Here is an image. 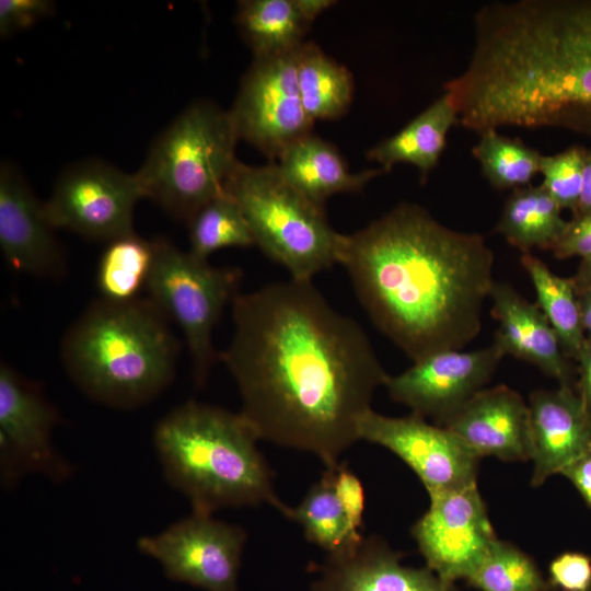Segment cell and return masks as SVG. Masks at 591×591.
<instances>
[{
	"mask_svg": "<svg viewBox=\"0 0 591 591\" xmlns=\"http://www.w3.org/2000/svg\"><path fill=\"white\" fill-rule=\"evenodd\" d=\"M54 12L55 3L49 0H1L0 36L27 30Z\"/></svg>",
	"mask_w": 591,
	"mask_h": 591,
	"instance_id": "cell-35",
	"label": "cell"
},
{
	"mask_svg": "<svg viewBox=\"0 0 591 591\" xmlns=\"http://www.w3.org/2000/svg\"><path fill=\"white\" fill-rule=\"evenodd\" d=\"M472 149L484 176L499 190L530 185L540 172L542 154L519 139L508 138L489 130L479 135Z\"/></svg>",
	"mask_w": 591,
	"mask_h": 591,
	"instance_id": "cell-30",
	"label": "cell"
},
{
	"mask_svg": "<svg viewBox=\"0 0 591 591\" xmlns=\"http://www.w3.org/2000/svg\"><path fill=\"white\" fill-rule=\"evenodd\" d=\"M359 440L397 455L418 476L428 494L476 482L479 456L445 427L410 414L390 417L368 410L359 420Z\"/></svg>",
	"mask_w": 591,
	"mask_h": 591,
	"instance_id": "cell-14",
	"label": "cell"
},
{
	"mask_svg": "<svg viewBox=\"0 0 591 591\" xmlns=\"http://www.w3.org/2000/svg\"><path fill=\"white\" fill-rule=\"evenodd\" d=\"M294 4L304 19L311 25L314 20L324 11L333 7L336 1L333 0H293Z\"/></svg>",
	"mask_w": 591,
	"mask_h": 591,
	"instance_id": "cell-40",
	"label": "cell"
},
{
	"mask_svg": "<svg viewBox=\"0 0 591 591\" xmlns=\"http://www.w3.org/2000/svg\"><path fill=\"white\" fill-rule=\"evenodd\" d=\"M298 49L253 58L229 109L239 139L273 162L296 141L312 134L314 120L306 114L298 88Z\"/></svg>",
	"mask_w": 591,
	"mask_h": 591,
	"instance_id": "cell-11",
	"label": "cell"
},
{
	"mask_svg": "<svg viewBox=\"0 0 591 591\" xmlns=\"http://www.w3.org/2000/svg\"><path fill=\"white\" fill-rule=\"evenodd\" d=\"M465 580L479 591H552L535 560L500 540L491 545Z\"/></svg>",
	"mask_w": 591,
	"mask_h": 591,
	"instance_id": "cell-31",
	"label": "cell"
},
{
	"mask_svg": "<svg viewBox=\"0 0 591 591\" xmlns=\"http://www.w3.org/2000/svg\"><path fill=\"white\" fill-rule=\"evenodd\" d=\"M297 81L312 120L337 119L349 109L355 91L352 73L313 42H304L298 49Z\"/></svg>",
	"mask_w": 591,
	"mask_h": 591,
	"instance_id": "cell-24",
	"label": "cell"
},
{
	"mask_svg": "<svg viewBox=\"0 0 591 591\" xmlns=\"http://www.w3.org/2000/svg\"><path fill=\"white\" fill-rule=\"evenodd\" d=\"M154 263V244L135 232L107 242L96 271L102 299L127 302L147 288Z\"/></svg>",
	"mask_w": 591,
	"mask_h": 591,
	"instance_id": "cell-27",
	"label": "cell"
},
{
	"mask_svg": "<svg viewBox=\"0 0 591 591\" xmlns=\"http://www.w3.org/2000/svg\"><path fill=\"white\" fill-rule=\"evenodd\" d=\"M455 124H459L457 113L451 95L444 91L397 134L372 147L367 157L385 172L398 163L412 164L425 182L438 164L447 135Z\"/></svg>",
	"mask_w": 591,
	"mask_h": 591,
	"instance_id": "cell-22",
	"label": "cell"
},
{
	"mask_svg": "<svg viewBox=\"0 0 591 591\" xmlns=\"http://www.w3.org/2000/svg\"><path fill=\"white\" fill-rule=\"evenodd\" d=\"M579 380L575 389L586 408L591 413V340L586 339L578 357Z\"/></svg>",
	"mask_w": 591,
	"mask_h": 591,
	"instance_id": "cell-38",
	"label": "cell"
},
{
	"mask_svg": "<svg viewBox=\"0 0 591 591\" xmlns=\"http://www.w3.org/2000/svg\"><path fill=\"white\" fill-rule=\"evenodd\" d=\"M477 456L530 460L529 406L506 386L483 389L443 424Z\"/></svg>",
	"mask_w": 591,
	"mask_h": 591,
	"instance_id": "cell-18",
	"label": "cell"
},
{
	"mask_svg": "<svg viewBox=\"0 0 591 591\" xmlns=\"http://www.w3.org/2000/svg\"><path fill=\"white\" fill-rule=\"evenodd\" d=\"M503 354L491 345L472 351L442 350L413 363L384 386L391 398L425 419L442 424L490 380Z\"/></svg>",
	"mask_w": 591,
	"mask_h": 591,
	"instance_id": "cell-15",
	"label": "cell"
},
{
	"mask_svg": "<svg viewBox=\"0 0 591 591\" xmlns=\"http://www.w3.org/2000/svg\"><path fill=\"white\" fill-rule=\"evenodd\" d=\"M493 315L498 322L494 344L509 355L540 368L559 385L575 387L572 360L536 303L510 285L495 281L490 291Z\"/></svg>",
	"mask_w": 591,
	"mask_h": 591,
	"instance_id": "cell-20",
	"label": "cell"
},
{
	"mask_svg": "<svg viewBox=\"0 0 591 591\" xmlns=\"http://www.w3.org/2000/svg\"><path fill=\"white\" fill-rule=\"evenodd\" d=\"M551 252L559 259L591 256V213L572 218Z\"/></svg>",
	"mask_w": 591,
	"mask_h": 591,
	"instance_id": "cell-36",
	"label": "cell"
},
{
	"mask_svg": "<svg viewBox=\"0 0 591 591\" xmlns=\"http://www.w3.org/2000/svg\"><path fill=\"white\" fill-rule=\"evenodd\" d=\"M231 306L233 335L218 358L236 383L239 413L258 440L337 465L389 375L366 332L312 281L239 292Z\"/></svg>",
	"mask_w": 591,
	"mask_h": 591,
	"instance_id": "cell-1",
	"label": "cell"
},
{
	"mask_svg": "<svg viewBox=\"0 0 591 591\" xmlns=\"http://www.w3.org/2000/svg\"><path fill=\"white\" fill-rule=\"evenodd\" d=\"M489 78L507 126L591 136V0H515L496 31Z\"/></svg>",
	"mask_w": 591,
	"mask_h": 591,
	"instance_id": "cell-3",
	"label": "cell"
},
{
	"mask_svg": "<svg viewBox=\"0 0 591 591\" xmlns=\"http://www.w3.org/2000/svg\"><path fill=\"white\" fill-rule=\"evenodd\" d=\"M559 474L573 484L591 508V449L565 466Z\"/></svg>",
	"mask_w": 591,
	"mask_h": 591,
	"instance_id": "cell-37",
	"label": "cell"
},
{
	"mask_svg": "<svg viewBox=\"0 0 591 591\" xmlns=\"http://www.w3.org/2000/svg\"><path fill=\"white\" fill-rule=\"evenodd\" d=\"M286 517L299 523L306 540L324 549L328 556L346 553L363 538L351 533L326 470L301 502L289 507Z\"/></svg>",
	"mask_w": 591,
	"mask_h": 591,
	"instance_id": "cell-28",
	"label": "cell"
},
{
	"mask_svg": "<svg viewBox=\"0 0 591 591\" xmlns=\"http://www.w3.org/2000/svg\"><path fill=\"white\" fill-rule=\"evenodd\" d=\"M311 591H456L454 583L428 567L402 563V554L378 536L363 537L352 549L327 556Z\"/></svg>",
	"mask_w": 591,
	"mask_h": 591,
	"instance_id": "cell-19",
	"label": "cell"
},
{
	"mask_svg": "<svg viewBox=\"0 0 591 591\" xmlns=\"http://www.w3.org/2000/svg\"><path fill=\"white\" fill-rule=\"evenodd\" d=\"M532 486H541L591 449V413L575 387L537 390L529 398Z\"/></svg>",
	"mask_w": 591,
	"mask_h": 591,
	"instance_id": "cell-17",
	"label": "cell"
},
{
	"mask_svg": "<svg viewBox=\"0 0 591 591\" xmlns=\"http://www.w3.org/2000/svg\"><path fill=\"white\" fill-rule=\"evenodd\" d=\"M239 140L229 109L210 101L193 102L155 137L136 172L143 197L186 222L224 194L239 162Z\"/></svg>",
	"mask_w": 591,
	"mask_h": 591,
	"instance_id": "cell-6",
	"label": "cell"
},
{
	"mask_svg": "<svg viewBox=\"0 0 591 591\" xmlns=\"http://www.w3.org/2000/svg\"><path fill=\"white\" fill-rule=\"evenodd\" d=\"M144 198L135 173L101 160H84L62 171L44 212L56 229L106 243L134 231V210Z\"/></svg>",
	"mask_w": 591,
	"mask_h": 591,
	"instance_id": "cell-9",
	"label": "cell"
},
{
	"mask_svg": "<svg viewBox=\"0 0 591 591\" xmlns=\"http://www.w3.org/2000/svg\"><path fill=\"white\" fill-rule=\"evenodd\" d=\"M257 440L240 413L195 401L172 409L153 430L164 476L193 511L267 503L286 517L289 506L275 494Z\"/></svg>",
	"mask_w": 591,
	"mask_h": 591,
	"instance_id": "cell-5",
	"label": "cell"
},
{
	"mask_svg": "<svg viewBox=\"0 0 591 591\" xmlns=\"http://www.w3.org/2000/svg\"><path fill=\"white\" fill-rule=\"evenodd\" d=\"M245 542L241 526L193 511L158 534L143 535L137 546L171 580L205 591H239Z\"/></svg>",
	"mask_w": 591,
	"mask_h": 591,
	"instance_id": "cell-12",
	"label": "cell"
},
{
	"mask_svg": "<svg viewBox=\"0 0 591 591\" xmlns=\"http://www.w3.org/2000/svg\"><path fill=\"white\" fill-rule=\"evenodd\" d=\"M171 321L147 298L92 302L67 331L61 359L73 383L91 399L136 408L172 382L181 344Z\"/></svg>",
	"mask_w": 591,
	"mask_h": 591,
	"instance_id": "cell-4",
	"label": "cell"
},
{
	"mask_svg": "<svg viewBox=\"0 0 591 591\" xmlns=\"http://www.w3.org/2000/svg\"><path fill=\"white\" fill-rule=\"evenodd\" d=\"M412 528L426 567L442 580L466 579L498 540L477 484L429 494Z\"/></svg>",
	"mask_w": 591,
	"mask_h": 591,
	"instance_id": "cell-13",
	"label": "cell"
},
{
	"mask_svg": "<svg viewBox=\"0 0 591 591\" xmlns=\"http://www.w3.org/2000/svg\"><path fill=\"white\" fill-rule=\"evenodd\" d=\"M571 278L577 291L591 289V256L581 258L577 273Z\"/></svg>",
	"mask_w": 591,
	"mask_h": 591,
	"instance_id": "cell-42",
	"label": "cell"
},
{
	"mask_svg": "<svg viewBox=\"0 0 591 591\" xmlns=\"http://www.w3.org/2000/svg\"><path fill=\"white\" fill-rule=\"evenodd\" d=\"M280 174L313 202L323 206L335 194L361 192L381 167L351 173L335 146L309 134L291 144L277 160Z\"/></svg>",
	"mask_w": 591,
	"mask_h": 591,
	"instance_id": "cell-21",
	"label": "cell"
},
{
	"mask_svg": "<svg viewBox=\"0 0 591 591\" xmlns=\"http://www.w3.org/2000/svg\"><path fill=\"white\" fill-rule=\"evenodd\" d=\"M154 263L148 298L182 331L196 386H204L219 360L212 332L224 308L236 297L242 270L216 267L164 237L153 240Z\"/></svg>",
	"mask_w": 591,
	"mask_h": 591,
	"instance_id": "cell-8",
	"label": "cell"
},
{
	"mask_svg": "<svg viewBox=\"0 0 591 591\" xmlns=\"http://www.w3.org/2000/svg\"><path fill=\"white\" fill-rule=\"evenodd\" d=\"M224 190L241 208L255 245L291 279L312 281L338 264L343 234L332 228L324 207L289 184L276 163L239 161Z\"/></svg>",
	"mask_w": 591,
	"mask_h": 591,
	"instance_id": "cell-7",
	"label": "cell"
},
{
	"mask_svg": "<svg viewBox=\"0 0 591 591\" xmlns=\"http://www.w3.org/2000/svg\"><path fill=\"white\" fill-rule=\"evenodd\" d=\"M186 223L188 251L206 260L222 248L255 245L241 208L225 192L201 206Z\"/></svg>",
	"mask_w": 591,
	"mask_h": 591,
	"instance_id": "cell-29",
	"label": "cell"
},
{
	"mask_svg": "<svg viewBox=\"0 0 591 591\" xmlns=\"http://www.w3.org/2000/svg\"><path fill=\"white\" fill-rule=\"evenodd\" d=\"M561 210L541 185L518 187L503 206L496 232L522 254L533 247L551 251L568 225Z\"/></svg>",
	"mask_w": 591,
	"mask_h": 591,
	"instance_id": "cell-23",
	"label": "cell"
},
{
	"mask_svg": "<svg viewBox=\"0 0 591 591\" xmlns=\"http://www.w3.org/2000/svg\"><path fill=\"white\" fill-rule=\"evenodd\" d=\"M40 202L21 172L11 163L0 167V248L15 271L58 280L66 257Z\"/></svg>",
	"mask_w": 591,
	"mask_h": 591,
	"instance_id": "cell-16",
	"label": "cell"
},
{
	"mask_svg": "<svg viewBox=\"0 0 591 591\" xmlns=\"http://www.w3.org/2000/svg\"><path fill=\"white\" fill-rule=\"evenodd\" d=\"M547 581L553 591H591V556L561 553L549 563Z\"/></svg>",
	"mask_w": 591,
	"mask_h": 591,
	"instance_id": "cell-34",
	"label": "cell"
},
{
	"mask_svg": "<svg viewBox=\"0 0 591 591\" xmlns=\"http://www.w3.org/2000/svg\"><path fill=\"white\" fill-rule=\"evenodd\" d=\"M372 323L413 362L462 349L482 329L494 254L478 233L455 231L402 202L351 234L339 262Z\"/></svg>",
	"mask_w": 591,
	"mask_h": 591,
	"instance_id": "cell-2",
	"label": "cell"
},
{
	"mask_svg": "<svg viewBox=\"0 0 591 591\" xmlns=\"http://www.w3.org/2000/svg\"><path fill=\"white\" fill-rule=\"evenodd\" d=\"M521 264L535 289L536 304L556 332L565 354L576 361L587 336L572 278L554 274L531 253L521 255Z\"/></svg>",
	"mask_w": 591,
	"mask_h": 591,
	"instance_id": "cell-26",
	"label": "cell"
},
{
	"mask_svg": "<svg viewBox=\"0 0 591 591\" xmlns=\"http://www.w3.org/2000/svg\"><path fill=\"white\" fill-rule=\"evenodd\" d=\"M586 153L584 148L572 146L553 155H542L540 161L541 186L572 216L580 199Z\"/></svg>",
	"mask_w": 591,
	"mask_h": 591,
	"instance_id": "cell-32",
	"label": "cell"
},
{
	"mask_svg": "<svg viewBox=\"0 0 591 591\" xmlns=\"http://www.w3.org/2000/svg\"><path fill=\"white\" fill-rule=\"evenodd\" d=\"M61 417L40 385L5 362L0 366V482L14 487L30 474L61 483L71 465L53 442Z\"/></svg>",
	"mask_w": 591,
	"mask_h": 591,
	"instance_id": "cell-10",
	"label": "cell"
},
{
	"mask_svg": "<svg viewBox=\"0 0 591 591\" xmlns=\"http://www.w3.org/2000/svg\"><path fill=\"white\" fill-rule=\"evenodd\" d=\"M349 529L356 537H363L360 529L366 509L364 488L358 476L346 464L326 467Z\"/></svg>",
	"mask_w": 591,
	"mask_h": 591,
	"instance_id": "cell-33",
	"label": "cell"
},
{
	"mask_svg": "<svg viewBox=\"0 0 591 591\" xmlns=\"http://www.w3.org/2000/svg\"><path fill=\"white\" fill-rule=\"evenodd\" d=\"M591 213V149L587 150L583 165L582 187L578 208L572 218Z\"/></svg>",
	"mask_w": 591,
	"mask_h": 591,
	"instance_id": "cell-39",
	"label": "cell"
},
{
	"mask_svg": "<svg viewBox=\"0 0 591 591\" xmlns=\"http://www.w3.org/2000/svg\"><path fill=\"white\" fill-rule=\"evenodd\" d=\"M253 58L280 56L297 50L310 26L293 0H243L234 18Z\"/></svg>",
	"mask_w": 591,
	"mask_h": 591,
	"instance_id": "cell-25",
	"label": "cell"
},
{
	"mask_svg": "<svg viewBox=\"0 0 591 591\" xmlns=\"http://www.w3.org/2000/svg\"><path fill=\"white\" fill-rule=\"evenodd\" d=\"M577 293L582 326L587 338L591 340V289L577 291Z\"/></svg>",
	"mask_w": 591,
	"mask_h": 591,
	"instance_id": "cell-41",
	"label": "cell"
}]
</instances>
